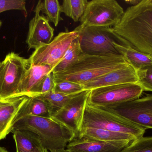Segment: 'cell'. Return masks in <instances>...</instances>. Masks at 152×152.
I'll use <instances>...</instances> for the list:
<instances>
[{
  "mask_svg": "<svg viewBox=\"0 0 152 152\" xmlns=\"http://www.w3.org/2000/svg\"><path fill=\"white\" fill-rule=\"evenodd\" d=\"M79 94H66L57 93L53 90L45 94L37 97H40L47 103L53 115L56 112L64 107L71 99Z\"/></svg>",
  "mask_w": 152,
  "mask_h": 152,
  "instance_id": "22",
  "label": "cell"
},
{
  "mask_svg": "<svg viewBox=\"0 0 152 152\" xmlns=\"http://www.w3.org/2000/svg\"><path fill=\"white\" fill-rule=\"evenodd\" d=\"M39 152H49V151L46 150V149L43 148L42 150H41V151H40Z\"/></svg>",
  "mask_w": 152,
  "mask_h": 152,
  "instance_id": "34",
  "label": "cell"
},
{
  "mask_svg": "<svg viewBox=\"0 0 152 152\" xmlns=\"http://www.w3.org/2000/svg\"><path fill=\"white\" fill-rule=\"evenodd\" d=\"M32 115L45 118H51L50 109L47 103L37 96L28 97L18 113L14 124L23 116Z\"/></svg>",
  "mask_w": 152,
  "mask_h": 152,
  "instance_id": "19",
  "label": "cell"
},
{
  "mask_svg": "<svg viewBox=\"0 0 152 152\" xmlns=\"http://www.w3.org/2000/svg\"><path fill=\"white\" fill-rule=\"evenodd\" d=\"M78 37L77 32L66 29L60 33L48 44L35 50L28 58L31 65H43L53 68L62 59L74 41Z\"/></svg>",
  "mask_w": 152,
  "mask_h": 152,
  "instance_id": "9",
  "label": "cell"
},
{
  "mask_svg": "<svg viewBox=\"0 0 152 152\" xmlns=\"http://www.w3.org/2000/svg\"><path fill=\"white\" fill-rule=\"evenodd\" d=\"M2 24V21L0 20V29H1V27Z\"/></svg>",
  "mask_w": 152,
  "mask_h": 152,
  "instance_id": "35",
  "label": "cell"
},
{
  "mask_svg": "<svg viewBox=\"0 0 152 152\" xmlns=\"http://www.w3.org/2000/svg\"><path fill=\"white\" fill-rule=\"evenodd\" d=\"M55 84L54 75L51 71L40 81L29 97L40 96L53 91Z\"/></svg>",
  "mask_w": 152,
  "mask_h": 152,
  "instance_id": "27",
  "label": "cell"
},
{
  "mask_svg": "<svg viewBox=\"0 0 152 152\" xmlns=\"http://www.w3.org/2000/svg\"><path fill=\"white\" fill-rule=\"evenodd\" d=\"M55 152H69L66 149H61V150H58V151H57Z\"/></svg>",
  "mask_w": 152,
  "mask_h": 152,
  "instance_id": "33",
  "label": "cell"
},
{
  "mask_svg": "<svg viewBox=\"0 0 152 152\" xmlns=\"http://www.w3.org/2000/svg\"><path fill=\"white\" fill-rule=\"evenodd\" d=\"M75 30L78 34L83 53L102 55L120 54L114 46V43L119 42L112 28L80 24Z\"/></svg>",
  "mask_w": 152,
  "mask_h": 152,
  "instance_id": "5",
  "label": "cell"
},
{
  "mask_svg": "<svg viewBox=\"0 0 152 152\" xmlns=\"http://www.w3.org/2000/svg\"><path fill=\"white\" fill-rule=\"evenodd\" d=\"M132 142H106L85 137L75 138L68 144L66 149L69 152H120Z\"/></svg>",
  "mask_w": 152,
  "mask_h": 152,
  "instance_id": "13",
  "label": "cell"
},
{
  "mask_svg": "<svg viewBox=\"0 0 152 152\" xmlns=\"http://www.w3.org/2000/svg\"><path fill=\"white\" fill-rule=\"evenodd\" d=\"M90 92L87 90L79 94L51 117L53 120L73 131L76 138H77L82 128L84 112Z\"/></svg>",
  "mask_w": 152,
  "mask_h": 152,
  "instance_id": "11",
  "label": "cell"
},
{
  "mask_svg": "<svg viewBox=\"0 0 152 152\" xmlns=\"http://www.w3.org/2000/svg\"><path fill=\"white\" fill-rule=\"evenodd\" d=\"M124 12L115 0H93L88 2L79 21L84 26L111 27L120 21Z\"/></svg>",
  "mask_w": 152,
  "mask_h": 152,
  "instance_id": "7",
  "label": "cell"
},
{
  "mask_svg": "<svg viewBox=\"0 0 152 152\" xmlns=\"http://www.w3.org/2000/svg\"><path fill=\"white\" fill-rule=\"evenodd\" d=\"M61 5L58 0L42 1L41 11L46 15L47 19L57 26L60 21L63 20L61 16Z\"/></svg>",
  "mask_w": 152,
  "mask_h": 152,
  "instance_id": "24",
  "label": "cell"
},
{
  "mask_svg": "<svg viewBox=\"0 0 152 152\" xmlns=\"http://www.w3.org/2000/svg\"><path fill=\"white\" fill-rule=\"evenodd\" d=\"M96 128L132 135L136 138L143 136L145 129L102 107L87 103L82 128Z\"/></svg>",
  "mask_w": 152,
  "mask_h": 152,
  "instance_id": "4",
  "label": "cell"
},
{
  "mask_svg": "<svg viewBox=\"0 0 152 152\" xmlns=\"http://www.w3.org/2000/svg\"><path fill=\"white\" fill-rule=\"evenodd\" d=\"M138 83L144 91L152 92V66L137 71Z\"/></svg>",
  "mask_w": 152,
  "mask_h": 152,
  "instance_id": "28",
  "label": "cell"
},
{
  "mask_svg": "<svg viewBox=\"0 0 152 152\" xmlns=\"http://www.w3.org/2000/svg\"><path fill=\"white\" fill-rule=\"evenodd\" d=\"M27 98V96H20L0 107V140L4 139L11 132L15 118Z\"/></svg>",
  "mask_w": 152,
  "mask_h": 152,
  "instance_id": "15",
  "label": "cell"
},
{
  "mask_svg": "<svg viewBox=\"0 0 152 152\" xmlns=\"http://www.w3.org/2000/svg\"><path fill=\"white\" fill-rule=\"evenodd\" d=\"M82 53L78 37L68 49L62 59L52 69L51 72L57 73L66 69L77 59Z\"/></svg>",
  "mask_w": 152,
  "mask_h": 152,
  "instance_id": "21",
  "label": "cell"
},
{
  "mask_svg": "<svg viewBox=\"0 0 152 152\" xmlns=\"http://www.w3.org/2000/svg\"><path fill=\"white\" fill-rule=\"evenodd\" d=\"M11 10H19L27 14L26 1L24 0H0V13Z\"/></svg>",
  "mask_w": 152,
  "mask_h": 152,
  "instance_id": "29",
  "label": "cell"
},
{
  "mask_svg": "<svg viewBox=\"0 0 152 152\" xmlns=\"http://www.w3.org/2000/svg\"><path fill=\"white\" fill-rule=\"evenodd\" d=\"M82 137L106 142L125 140L133 141L137 139L134 136L129 134L93 127L82 129L77 138Z\"/></svg>",
  "mask_w": 152,
  "mask_h": 152,
  "instance_id": "18",
  "label": "cell"
},
{
  "mask_svg": "<svg viewBox=\"0 0 152 152\" xmlns=\"http://www.w3.org/2000/svg\"><path fill=\"white\" fill-rule=\"evenodd\" d=\"M88 2L87 0H64L61 5V12L77 22L83 16Z\"/></svg>",
  "mask_w": 152,
  "mask_h": 152,
  "instance_id": "23",
  "label": "cell"
},
{
  "mask_svg": "<svg viewBox=\"0 0 152 152\" xmlns=\"http://www.w3.org/2000/svg\"><path fill=\"white\" fill-rule=\"evenodd\" d=\"M53 91L66 94L80 93L86 91L83 85L71 81L60 80L55 81Z\"/></svg>",
  "mask_w": 152,
  "mask_h": 152,
  "instance_id": "26",
  "label": "cell"
},
{
  "mask_svg": "<svg viewBox=\"0 0 152 152\" xmlns=\"http://www.w3.org/2000/svg\"><path fill=\"white\" fill-rule=\"evenodd\" d=\"M143 92L138 83L100 87L90 90L87 103L98 107H108L138 99Z\"/></svg>",
  "mask_w": 152,
  "mask_h": 152,
  "instance_id": "8",
  "label": "cell"
},
{
  "mask_svg": "<svg viewBox=\"0 0 152 152\" xmlns=\"http://www.w3.org/2000/svg\"><path fill=\"white\" fill-rule=\"evenodd\" d=\"M28 59L12 52L0 62V99L8 100L20 97L19 90L30 67Z\"/></svg>",
  "mask_w": 152,
  "mask_h": 152,
  "instance_id": "6",
  "label": "cell"
},
{
  "mask_svg": "<svg viewBox=\"0 0 152 152\" xmlns=\"http://www.w3.org/2000/svg\"><path fill=\"white\" fill-rule=\"evenodd\" d=\"M18 98V97L13 98V99H8V100H2V99H0V107L6 105V104L11 102L12 101H14Z\"/></svg>",
  "mask_w": 152,
  "mask_h": 152,
  "instance_id": "31",
  "label": "cell"
},
{
  "mask_svg": "<svg viewBox=\"0 0 152 152\" xmlns=\"http://www.w3.org/2000/svg\"><path fill=\"white\" fill-rule=\"evenodd\" d=\"M142 0H126L125 2L128 4L132 5V6H135L141 2Z\"/></svg>",
  "mask_w": 152,
  "mask_h": 152,
  "instance_id": "30",
  "label": "cell"
},
{
  "mask_svg": "<svg viewBox=\"0 0 152 152\" xmlns=\"http://www.w3.org/2000/svg\"><path fill=\"white\" fill-rule=\"evenodd\" d=\"M47 65H31L26 73L19 90V96L29 97L40 81L51 71Z\"/></svg>",
  "mask_w": 152,
  "mask_h": 152,
  "instance_id": "16",
  "label": "cell"
},
{
  "mask_svg": "<svg viewBox=\"0 0 152 152\" xmlns=\"http://www.w3.org/2000/svg\"><path fill=\"white\" fill-rule=\"evenodd\" d=\"M0 152H8V151L5 148L0 146Z\"/></svg>",
  "mask_w": 152,
  "mask_h": 152,
  "instance_id": "32",
  "label": "cell"
},
{
  "mask_svg": "<svg viewBox=\"0 0 152 152\" xmlns=\"http://www.w3.org/2000/svg\"><path fill=\"white\" fill-rule=\"evenodd\" d=\"M138 83L136 70L129 64L103 75L83 86L85 90L90 91L104 87Z\"/></svg>",
  "mask_w": 152,
  "mask_h": 152,
  "instance_id": "14",
  "label": "cell"
},
{
  "mask_svg": "<svg viewBox=\"0 0 152 152\" xmlns=\"http://www.w3.org/2000/svg\"><path fill=\"white\" fill-rule=\"evenodd\" d=\"M129 64L120 54L102 55L82 53L66 69L53 73L55 81L65 80L83 85Z\"/></svg>",
  "mask_w": 152,
  "mask_h": 152,
  "instance_id": "2",
  "label": "cell"
},
{
  "mask_svg": "<svg viewBox=\"0 0 152 152\" xmlns=\"http://www.w3.org/2000/svg\"><path fill=\"white\" fill-rule=\"evenodd\" d=\"M147 129H152V94L108 107H102Z\"/></svg>",
  "mask_w": 152,
  "mask_h": 152,
  "instance_id": "10",
  "label": "cell"
},
{
  "mask_svg": "<svg viewBox=\"0 0 152 152\" xmlns=\"http://www.w3.org/2000/svg\"><path fill=\"white\" fill-rule=\"evenodd\" d=\"M120 152H152V137L137 138Z\"/></svg>",
  "mask_w": 152,
  "mask_h": 152,
  "instance_id": "25",
  "label": "cell"
},
{
  "mask_svg": "<svg viewBox=\"0 0 152 152\" xmlns=\"http://www.w3.org/2000/svg\"><path fill=\"white\" fill-rule=\"evenodd\" d=\"M114 45L119 53L125 58L129 64L136 71L152 66V56L136 51L129 46L117 43H114Z\"/></svg>",
  "mask_w": 152,
  "mask_h": 152,
  "instance_id": "20",
  "label": "cell"
},
{
  "mask_svg": "<svg viewBox=\"0 0 152 152\" xmlns=\"http://www.w3.org/2000/svg\"><path fill=\"white\" fill-rule=\"evenodd\" d=\"M12 129L29 131L36 135L43 146L50 152L66 149L76 137L75 133L51 118L26 115L13 124Z\"/></svg>",
  "mask_w": 152,
  "mask_h": 152,
  "instance_id": "3",
  "label": "cell"
},
{
  "mask_svg": "<svg viewBox=\"0 0 152 152\" xmlns=\"http://www.w3.org/2000/svg\"><path fill=\"white\" fill-rule=\"evenodd\" d=\"M11 133L16 146V152H39L44 148L40 138L32 132L12 129Z\"/></svg>",
  "mask_w": 152,
  "mask_h": 152,
  "instance_id": "17",
  "label": "cell"
},
{
  "mask_svg": "<svg viewBox=\"0 0 152 152\" xmlns=\"http://www.w3.org/2000/svg\"><path fill=\"white\" fill-rule=\"evenodd\" d=\"M112 29L119 44L152 57V0L129 7Z\"/></svg>",
  "mask_w": 152,
  "mask_h": 152,
  "instance_id": "1",
  "label": "cell"
},
{
  "mask_svg": "<svg viewBox=\"0 0 152 152\" xmlns=\"http://www.w3.org/2000/svg\"><path fill=\"white\" fill-rule=\"evenodd\" d=\"M41 2L42 1H38L35 10V16L29 22L26 41L29 50H36L48 44L52 41L54 36V29L50 25L47 18L40 15Z\"/></svg>",
  "mask_w": 152,
  "mask_h": 152,
  "instance_id": "12",
  "label": "cell"
}]
</instances>
